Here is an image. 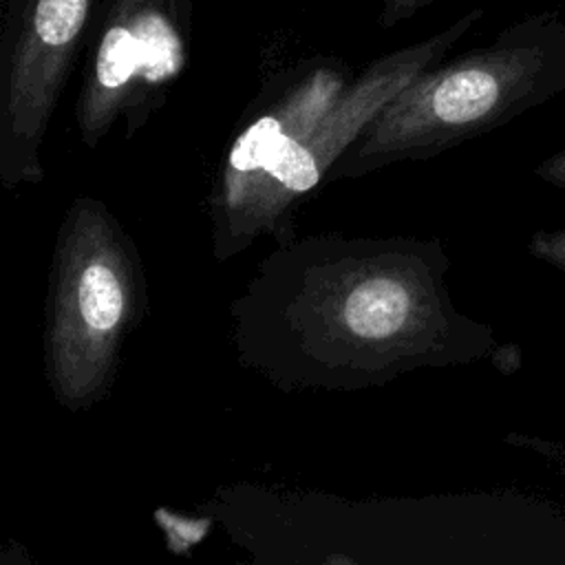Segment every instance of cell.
<instances>
[{
  "mask_svg": "<svg viewBox=\"0 0 565 565\" xmlns=\"http://www.w3.org/2000/svg\"><path fill=\"white\" fill-rule=\"evenodd\" d=\"M565 90V13L525 15L490 44L435 64L404 86L333 166L362 174L430 159L505 126Z\"/></svg>",
  "mask_w": 565,
  "mask_h": 565,
  "instance_id": "cell-1",
  "label": "cell"
},
{
  "mask_svg": "<svg viewBox=\"0 0 565 565\" xmlns=\"http://www.w3.org/2000/svg\"><path fill=\"white\" fill-rule=\"evenodd\" d=\"M194 0H102L84 49L75 124L86 148L115 126L132 141L181 79Z\"/></svg>",
  "mask_w": 565,
  "mask_h": 565,
  "instance_id": "cell-2",
  "label": "cell"
},
{
  "mask_svg": "<svg viewBox=\"0 0 565 565\" xmlns=\"http://www.w3.org/2000/svg\"><path fill=\"white\" fill-rule=\"evenodd\" d=\"M102 0H2L0 177H42V148Z\"/></svg>",
  "mask_w": 565,
  "mask_h": 565,
  "instance_id": "cell-3",
  "label": "cell"
},
{
  "mask_svg": "<svg viewBox=\"0 0 565 565\" xmlns=\"http://www.w3.org/2000/svg\"><path fill=\"white\" fill-rule=\"evenodd\" d=\"M483 7H472L426 40L384 53L355 73L347 90L311 128V132L298 139L278 159L241 216H265L267 212L282 207L289 199L311 192L322 177L333 170L371 119L404 86L439 64L444 55L483 18Z\"/></svg>",
  "mask_w": 565,
  "mask_h": 565,
  "instance_id": "cell-4",
  "label": "cell"
},
{
  "mask_svg": "<svg viewBox=\"0 0 565 565\" xmlns=\"http://www.w3.org/2000/svg\"><path fill=\"white\" fill-rule=\"evenodd\" d=\"M351 79L349 64L333 55H313L267 79L243 110L223 154L218 196L230 216H241L278 159L311 132Z\"/></svg>",
  "mask_w": 565,
  "mask_h": 565,
  "instance_id": "cell-5",
  "label": "cell"
},
{
  "mask_svg": "<svg viewBox=\"0 0 565 565\" xmlns=\"http://www.w3.org/2000/svg\"><path fill=\"white\" fill-rule=\"evenodd\" d=\"M406 316L408 294L393 278H369L347 298V324L362 338H386L404 324Z\"/></svg>",
  "mask_w": 565,
  "mask_h": 565,
  "instance_id": "cell-6",
  "label": "cell"
},
{
  "mask_svg": "<svg viewBox=\"0 0 565 565\" xmlns=\"http://www.w3.org/2000/svg\"><path fill=\"white\" fill-rule=\"evenodd\" d=\"M79 311L88 327L106 331L117 324L124 309V296L117 276L102 263H93L84 269L77 289Z\"/></svg>",
  "mask_w": 565,
  "mask_h": 565,
  "instance_id": "cell-7",
  "label": "cell"
},
{
  "mask_svg": "<svg viewBox=\"0 0 565 565\" xmlns=\"http://www.w3.org/2000/svg\"><path fill=\"white\" fill-rule=\"evenodd\" d=\"M435 0H382L380 24L384 29H393L404 20H411L417 11L433 4Z\"/></svg>",
  "mask_w": 565,
  "mask_h": 565,
  "instance_id": "cell-8",
  "label": "cell"
},
{
  "mask_svg": "<svg viewBox=\"0 0 565 565\" xmlns=\"http://www.w3.org/2000/svg\"><path fill=\"white\" fill-rule=\"evenodd\" d=\"M532 247L541 258H547L550 263H554L565 271V230L536 234L532 241Z\"/></svg>",
  "mask_w": 565,
  "mask_h": 565,
  "instance_id": "cell-9",
  "label": "cell"
},
{
  "mask_svg": "<svg viewBox=\"0 0 565 565\" xmlns=\"http://www.w3.org/2000/svg\"><path fill=\"white\" fill-rule=\"evenodd\" d=\"M536 177L550 185L565 188V150H558L550 157H545L536 168Z\"/></svg>",
  "mask_w": 565,
  "mask_h": 565,
  "instance_id": "cell-10",
  "label": "cell"
}]
</instances>
